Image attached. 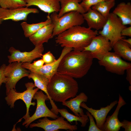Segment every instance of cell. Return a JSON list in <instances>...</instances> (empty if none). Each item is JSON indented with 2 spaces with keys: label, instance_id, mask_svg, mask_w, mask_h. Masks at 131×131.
Returning a JSON list of instances; mask_svg holds the SVG:
<instances>
[{
  "label": "cell",
  "instance_id": "1",
  "mask_svg": "<svg viewBox=\"0 0 131 131\" xmlns=\"http://www.w3.org/2000/svg\"><path fill=\"white\" fill-rule=\"evenodd\" d=\"M72 50L63 57L57 72L74 78H81L87 73L94 58L89 52Z\"/></svg>",
  "mask_w": 131,
  "mask_h": 131
},
{
  "label": "cell",
  "instance_id": "2",
  "mask_svg": "<svg viewBox=\"0 0 131 131\" xmlns=\"http://www.w3.org/2000/svg\"><path fill=\"white\" fill-rule=\"evenodd\" d=\"M98 31L81 25L73 26L57 36L56 44L62 47L72 48L82 51L90 43L92 38L98 35Z\"/></svg>",
  "mask_w": 131,
  "mask_h": 131
},
{
  "label": "cell",
  "instance_id": "3",
  "mask_svg": "<svg viewBox=\"0 0 131 131\" xmlns=\"http://www.w3.org/2000/svg\"><path fill=\"white\" fill-rule=\"evenodd\" d=\"M78 90V83L73 78L57 72L50 79L47 87L52 100L62 103L75 97Z\"/></svg>",
  "mask_w": 131,
  "mask_h": 131
},
{
  "label": "cell",
  "instance_id": "4",
  "mask_svg": "<svg viewBox=\"0 0 131 131\" xmlns=\"http://www.w3.org/2000/svg\"><path fill=\"white\" fill-rule=\"evenodd\" d=\"M57 15V12H54L50 16L54 25L53 37L73 26L81 25L84 21L82 14L77 11L66 13L59 17Z\"/></svg>",
  "mask_w": 131,
  "mask_h": 131
},
{
  "label": "cell",
  "instance_id": "5",
  "mask_svg": "<svg viewBox=\"0 0 131 131\" xmlns=\"http://www.w3.org/2000/svg\"><path fill=\"white\" fill-rule=\"evenodd\" d=\"M26 90L22 92H18L14 89H11L7 96L5 98L7 104L10 106L11 108H14V103L17 100L21 99L25 103L26 108V111L25 115L21 119L24 118L26 120L30 116L29 115V108L31 105L33 106L36 105L35 102H32V100L35 93L39 89L35 87L34 84L32 82H28L25 84Z\"/></svg>",
  "mask_w": 131,
  "mask_h": 131
},
{
  "label": "cell",
  "instance_id": "6",
  "mask_svg": "<svg viewBox=\"0 0 131 131\" xmlns=\"http://www.w3.org/2000/svg\"><path fill=\"white\" fill-rule=\"evenodd\" d=\"M119 18L112 12L110 13L106 23L98 33L108 40L113 46L118 40L124 39L121 35L122 30L126 27Z\"/></svg>",
  "mask_w": 131,
  "mask_h": 131
},
{
  "label": "cell",
  "instance_id": "7",
  "mask_svg": "<svg viewBox=\"0 0 131 131\" xmlns=\"http://www.w3.org/2000/svg\"><path fill=\"white\" fill-rule=\"evenodd\" d=\"M98 60L99 64L107 71L118 75H123L127 69L131 67V63L123 60L114 52H108Z\"/></svg>",
  "mask_w": 131,
  "mask_h": 131
},
{
  "label": "cell",
  "instance_id": "8",
  "mask_svg": "<svg viewBox=\"0 0 131 131\" xmlns=\"http://www.w3.org/2000/svg\"><path fill=\"white\" fill-rule=\"evenodd\" d=\"M22 63L15 62L6 66L4 73L6 78V94H8L11 89H15L17 82L23 77L28 76L30 72L23 67Z\"/></svg>",
  "mask_w": 131,
  "mask_h": 131
},
{
  "label": "cell",
  "instance_id": "9",
  "mask_svg": "<svg viewBox=\"0 0 131 131\" xmlns=\"http://www.w3.org/2000/svg\"><path fill=\"white\" fill-rule=\"evenodd\" d=\"M33 98L37 101V107L33 115L25 120L22 123V125L26 128H27L33 122L41 117H48L55 119L59 116L50 110L47 106L45 101L49 99L47 95L45 94L42 91H37Z\"/></svg>",
  "mask_w": 131,
  "mask_h": 131
},
{
  "label": "cell",
  "instance_id": "10",
  "mask_svg": "<svg viewBox=\"0 0 131 131\" xmlns=\"http://www.w3.org/2000/svg\"><path fill=\"white\" fill-rule=\"evenodd\" d=\"M29 126L31 128L37 127L43 129L45 131H57L59 129L73 131L78 128L76 124L71 125L62 116H59L54 120H49L47 117H44L42 119H39L37 123L31 124Z\"/></svg>",
  "mask_w": 131,
  "mask_h": 131
},
{
  "label": "cell",
  "instance_id": "11",
  "mask_svg": "<svg viewBox=\"0 0 131 131\" xmlns=\"http://www.w3.org/2000/svg\"><path fill=\"white\" fill-rule=\"evenodd\" d=\"M44 50L43 44L35 46L34 49L30 52H21L11 47L9 49L10 55L8 56V62L9 63L15 62L31 63L36 58L41 57Z\"/></svg>",
  "mask_w": 131,
  "mask_h": 131
},
{
  "label": "cell",
  "instance_id": "12",
  "mask_svg": "<svg viewBox=\"0 0 131 131\" xmlns=\"http://www.w3.org/2000/svg\"><path fill=\"white\" fill-rule=\"evenodd\" d=\"M112 47L109 41L99 35L94 37L90 44L82 51L89 52L94 58L98 60L110 51Z\"/></svg>",
  "mask_w": 131,
  "mask_h": 131
},
{
  "label": "cell",
  "instance_id": "13",
  "mask_svg": "<svg viewBox=\"0 0 131 131\" xmlns=\"http://www.w3.org/2000/svg\"><path fill=\"white\" fill-rule=\"evenodd\" d=\"M39 11L35 8L25 7L14 9L0 7V25L4 21L11 20L14 21L27 20L28 16L31 13H38Z\"/></svg>",
  "mask_w": 131,
  "mask_h": 131
},
{
  "label": "cell",
  "instance_id": "14",
  "mask_svg": "<svg viewBox=\"0 0 131 131\" xmlns=\"http://www.w3.org/2000/svg\"><path fill=\"white\" fill-rule=\"evenodd\" d=\"M73 50L72 48L64 47L58 59L52 63L44 65L40 68H34L27 66L24 68L28 69L30 71L42 74L47 77L49 81L53 75L57 72L60 61L63 57L67 53Z\"/></svg>",
  "mask_w": 131,
  "mask_h": 131
},
{
  "label": "cell",
  "instance_id": "15",
  "mask_svg": "<svg viewBox=\"0 0 131 131\" xmlns=\"http://www.w3.org/2000/svg\"><path fill=\"white\" fill-rule=\"evenodd\" d=\"M118 101L115 100L111 103L110 105L104 107H101L98 110L89 107L84 102H82L80 106L86 109L95 118L96 125L98 128L102 131L108 113L117 104Z\"/></svg>",
  "mask_w": 131,
  "mask_h": 131
},
{
  "label": "cell",
  "instance_id": "16",
  "mask_svg": "<svg viewBox=\"0 0 131 131\" xmlns=\"http://www.w3.org/2000/svg\"><path fill=\"white\" fill-rule=\"evenodd\" d=\"M117 104V107L113 114L106 117L103 126L102 131H119L120 129L122 123L118 118L119 112L121 108L126 103L119 94Z\"/></svg>",
  "mask_w": 131,
  "mask_h": 131
},
{
  "label": "cell",
  "instance_id": "17",
  "mask_svg": "<svg viewBox=\"0 0 131 131\" xmlns=\"http://www.w3.org/2000/svg\"><path fill=\"white\" fill-rule=\"evenodd\" d=\"M82 15L88 28L97 31L102 28L107 19L99 12L91 8Z\"/></svg>",
  "mask_w": 131,
  "mask_h": 131
},
{
  "label": "cell",
  "instance_id": "18",
  "mask_svg": "<svg viewBox=\"0 0 131 131\" xmlns=\"http://www.w3.org/2000/svg\"><path fill=\"white\" fill-rule=\"evenodd\" d=\"M27 77L29 79L31 78L33 80L35 87L46 93L51 105L52 108L50 110L56 115H58V108L54 101L50 98L48 92L47 87L49 80L42 74L31 71L30 72Z\"/></svg>",
  "mask_w": 131,
  "mask_h": 131
},
{
  "label": "cell",
  "instance_id": "19",
  "mask_svg": "<svg viewBox=\"0 0 131 131\" xmlns=\"http://www.w3.org/2000/svg\"><path fill=\"white\" fill-rule=\"evenodd\" d=\"M26 4V7L36 6L41 11L48 14L54 12H58L60 6L57 0H23Z\"/></svg>",
  "mask_w": 131,
  "mask_h": 131
},
{
  "label": "cell",
  "instance_id": "20",
  "mask_svg": "<svg viewBox=\"0 0 131 131\" xmlns=\"http://www.w3.org/2000/svg\"><path fill=\"white\" fill-rule=\"evenodd\" d=\"M53 28L54 25L51 23L40 29L29 37V39L35 46L47 42L50 39L53 38Z\"/></svg>",
  "mask_w": 131,
  "mask_h": 131
},
{
  "label": "cell",
  "instance_id": "21",
  "mask_svg": "<svg viewBox=\"0 0 131 131\" xmlns=\"http://www.w3.org/2000/svg\"><path fill=\"white\" fill-rule=\"evenodd\" d=\"M88 97L84 92H81L78 95L69 100L62 102V105L68 107L74 114L81 116L84 115L83 110L80 107L82 102L87 101Z\"/></svg>",
  "mask_w": 131,
  "mask_h": 131
},
{
  "label": "cell",
  "instance_id": "22",
  "mask_svg": "<svg viewBox=\"0 0 131 131\" xmlns=\"http://www.w3.org/2000/svg\"><path fill=\"white\" fill-rule=\"evenodd\" d=\"M112 13L116 15L125 25H131V3L121 2L117 5Z\"/></svg>",
  "mask_w": 131,
  "mask_h": 131
},
{
  "label": "cell",
  "instance_id": "23",
  "mask_svg": "<svg viewBox=\"0 0 131 131\" xmlns=\"http://www.w3.org/2000/svg\"><path fill=\"white\" fill-rule=\"evenodd\" d=\"M79 0H61L60 1V8L57 16L59 17L65 14L76 11L82 14L86 11L79 2Z\"/></svg>",
  "mask_w": 131,
  "mask_h": 131
},
{
  "label": "cell",
  "instance_id": "24",
  "mask_svg": "<svg viewBox=\"0 0 131 131\" xmlns=\"http://www.w3.org/2000/svg\"><path fill=\"white\" fill-rule=\"evenodd\" d=\"M47 19L45 21L36 23L29 24L25 22L22 23L20 25L25 37L29 38L42 27L51 23L49 15L47 16Z\"/></svg>",
  "mask_w": 131,
  "mask_h": 131
},
{
  "label": "cell",
  "instance_id": "25",
  "mask_svg": "<svg viewBox=\"0 0 131 131\" xmlns=\"http://www.w3.org/2000/svg\"><path fill=\"white\" fill-rule=\"evenodd\" d=\"M115 53L124 59L131 61V46L123 39L116 42L113 47Z\"/></svg>",
  "mask_w": 131,
  "mask_h": 131
},
{
  "label": "cell",
  "instance_id": "26",
  "mask_svg": "<svg viewBox=\"0 0 131 131\" xmlns=\"http://www.w3.org/2000/svg\"><path fill=\"white\" fill-rule=\"evenodd\" d=\"M58 111L61 116L66 119L68 122L72 123L71 122L74 121H75L76 123L77 121H79L81 123V126L82 127L85 126L89 120L88 117L86 115L84 114L82 116H78L70 113L65 108H58Z\"/></svg>",
  "mask_w": 131,
  "mask_h": 131
},
{
  "label": "cell",
  "instance_id": "27",
  "mask_svg": "<svg viewBox=\"0 0 131 131\" xmlns=\"http://www.w3.org/2000/svg\"><path fill=\"white\" fill-rule=\"evenodd\" d=\"M115 5V0H106L101 2L91 7V8L100 13L107 19L110 9Z\"/></svg>",
  "mask_w": 131,
  "mask_h": 131
},
{
  "label": "cell",
  "instance_id": "28",
  "mask_svg": "<svg viewBox=\"0 0 131 131\" xmlns=\"http://www.w3.org/2000/svg\"><path fill=\"white\" fill-rule=\"evenodd\" d=\"M26 4L23 0H0V7L14 9L26 7Z\"/></svg>",
  "mask_w": 131,
  "mask_h": 131
},
{
  "label": "cell",
  "instance_id": "29",
  "mask_svg": "<svg viewBox=\"0 0 131 131\" xmlns=\"http://www.w3.org/2000/svg\"><path fill=\"white\" fill-rule=\"evenodd\" d=\"M110 0H84L80 3L86 12L92 6L101 2Z\"/></svg>",
  "mask_w": 131,
  "mask_h": 131
},
{
  "label": "cell",
  "instance_id": "30",
  "mask_svg": "<svg viewBox=\"0 0 131 131\" xmlns=\"http://www.w3.org/2000/svg\"><path fill=\"white\" fill-rule=\"evenodd\" d=\"M41 57L45 64L52 63L56 60L55 57L50 51H48L42 54Z\"/></svg>",
  "mask_w": 131,
  "mask_h": 131
},
{
  "label": "cell",
  "instance_id": "31",
  "mask_svg": "<svg viewBox=\"0 0 131 131\" xmlns=\"http://www.w3.org/2000/svg\"><path fill=\"white\" fill-rule=\"evenodd\" d=\"M86 115L88 116L90 120V123L88 131H102L98 128L94 121L93 116L88 111L86 112Z\"/></svg>",
  "mask_w": 131,
  "mask_h": 131
},
{
  "label": "cell",
  "instance_id": "32",
  "mask_svg": "<svg viewBox=\"0 0 131 131\" xmlns=\"http://www.w3.org/2000/svg\"><path fill=\"white\" fill-rule=\"evenodd\" d=\"M6 66V65L3 64L0 67V88L2 83L6 82V78L4 73Z\"/></svg>",
  "mask_w": 131,
  "mask_h": 131
},
{
  "label": "cell",
  "instance_id": "33",
  "mask_svg": "<svg viewBox=\"0 0 131 131\" xmlns=\"http://www.w3.org/2000/svg\"><path fill=\"white\" fill-rule=\"evenodd\" d=\"M122 123L121 127L124 129L125 131H131V122L124 120L121 122Z\"/></svg>",
  "mask_w": 131,
  "mask_h": 131
},
{
  "label": "cell",
  "instance_id": "34",
  "mask_svg": "<svg viewBox=\"0 0 131 131\" xmlns=\"http://www.w3.org/2000/svg\"><path fill=\"white\" fill-rule=\"evenodd\" d=\"M121 35L122 36H127L131 37V26L128 27H126L122 30Z\"/></svg>",
  "mask_w": 131,
  "mask_h": 131
},
{
  "label": "cell",
  "instance_id": "35",
  "mask_svg": "<svg viewBox=\"0 0 131 131\" xmlns=\"http://www.w3.org/2000/svg\"><path fill=\"white\" fill-rule=\"evenodd\" d=\"M126 71V79L131 86V67L128 68Z\"/></svg>",
  "mask_w": 131,
  "mask_h": 131
},
{
  "label": "cell",
  "instance_id": "36",
  "mask_svg": "<svg viewBox=\"0 0 131 131\" xmlns=\"http://www.w3.org/2000/svg\"><path fill=\"white\" fill-rule=\"evenodd\" d=\"M123 40L128 44L131 46V38H130L126 39H123Z\"/></svg>",
  "mask_w": 131,
  "mask_h": 131
},
{
  "label": "cell",
  "instance_id": "37",
  "mask_svg": "<svg viewBox=\"0 0 131 131\" xmlns=\"http://www.w3.org/2000/svg\"><path fill=\"white\" fill-rule=\"evenodd\" d=\"M79 0L80 1H82L84 0Z\"/></svg>",
  "mask_w": 131,
  "mask_h": 131
},
{
  "label": "cell",
  "instance_id": "38",
  "mask_svg": "<svg viewBox=\"0 0 131 131\" xmlns=\"http://www.w3.org/2000/svg\"><path fill=\"white\" fill-rule=\"evenodd\" d=\"M58 0V1H59L60 2V1L61 0Z\"/></svg>",
  "mask_w": 131,
  "mask_h": 131
},
{
  "label": "cell",
  "instance_id": "39",
  "mask_svg": "<svg viewBox=\"0 0 131 131\" xmlns=\"http://www.w3.org/2000/svg\"></svg>",
  "mask_w": 131,
  "mask_h": 131
}]
</instances>
